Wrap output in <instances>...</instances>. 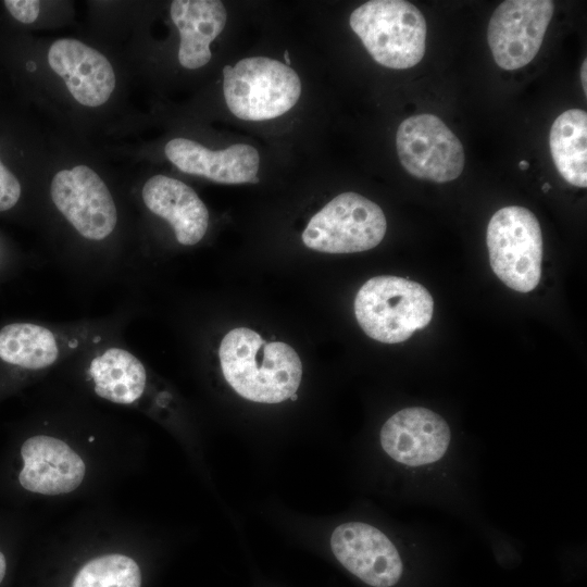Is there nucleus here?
<instances>
[{
	"mask_svg": "<svg viewBox=\"0 0 587 587\" xmlns=\"http://www.w3.org/2000/svg\"><path fill=\"white\" fill-rule=\"evenodd\" d=\"M226 382L242 398L278 403L294 396L302 377V364L287 344L265 341L247 327L228 332L218 349Z\"/></svg>",
	"mask_w": 587,
	"mask_h": 587,
	"instance_id": "obj_1",
	"label": "nucleus"
},
{
	"mask_svg": "<svg viewBox=\"0 0 587 587\" xmlns=\"http://www.w3.org/2000/svg\"><path fill=\"white\" fill-rule=\"evenodd\" d=\"M434 300L421 284L392 275L365 282L354 299V314L363 332L384 344H399L428 325Z\"/></svg>",
	"mask_w": 587,
	"mask_h": 587,
	"instance_id": "obj_2",
	"label": "nucleus"
},
{
	"mask_svg": "<svg viewBox=\"0 0 587 587\" xmlns=\"http://www.w3.org/2000/svg\"><path fill=\"white\" fill-rule=\"evenodd\" d=\"M349 24L378 64L404 70L416 65L426 49V21L403 0H372L358 7Z\"/></svg>",
	"mask_w": 587,
	"mask_h": 587,
	"instance_id": "obj_3",
	"label": "nucleus"
},
{
	"mask_svg": "<svg viewBox=\"0 0 587 587\" xmlns=\"http://www.w3.org/2000/svg\"><path fill=\"white\" fill-rule=\"evenodd\" d=\"M229 111L245 121H265L288 112L299 100L301 80L288 65L266 57L245 58L223 68Z\"/></svg>",
	"mask_w": 587,
	"mask_h": 587,
	"instance_id": "obj_4",
	"label": "nucleus"
},
{
	"mask_svg": "<svg viewBox=\"0 0 587 587\" xmlns=\"http://www.w3.org/2000/svg\"><path fill=\"white\" fill-rule=\"evenodd\" d=\"M490 266L509 288L529 292L541 275L542 236L539 222L528 209L509 205L498 210L487 226Z\"/></svg>",
	"mask_w": 587,
	"mask_h": 587,
	"instance_id": "obj_5",
	"label": "nucleus"
},
{
	"mask_svg": "<svg viewBox=\"0 0 587 587\" xmlns=\"http://www.w3.org/2000/svg\"><path fill=\"white\" fill-rule=\"evenodd\" d=\"M386 229V217L378 204L359 193L344 192L312 216L302 241L320 252L354 253L376 247Z\"/></svg>",
	"mask_w": 587,
	"mask_h": 587,
	"instance_id": "obj_6",
	"label": "nucleus"
},
{
	"mask_svg": "<svg viewBox=\"0 0 587 587\" xmlns=\"http://www.w3.org/2000/svg\"><path fill=\"white\" fill-rule=\"evenodd\" d=\"M396 147L404 170L420 179L451 182L461 175L464 167L461 141L433 114L405 118L398 127Z\"/></svg>",
	"mask_w": 587,
	"mask_h": 587,
	"instance_id": "obj_7",
	"label": "nucleus"
},
{
	"mask_svg": "<svg viewBox=\"0 0 587 587\" xmlns=\"http://www.w3.org/2000/svg\"><path fill=\"white\" fill-rule=\"evenodd\" d=\"M554 12L550 0H508L492 13L487 41L497 65L513 71L538 53Z\"/></svg>",
	"mask_w": 587,
	"mask_h": 587,
	"instance_id": "obj_8",
	"label": "nucleus"
},
{
	"mask_svg": "<svg viewBox=\"0 0 587 587\" xmlns=\"http://www.w3.org/2000/svg\"><path fill=\"white\" fill-rule=\"evenodd\" d=\"M57 209L85 238L108 237L117 222L113 198L100 176L86 165L58 172L50 187Z\"/></svg>",
	"mask_w": 587,
	"mask_h": 587,
	"instance_id": "obj_9",
	"label": "nucleus"
},
{
	"mask_svg": "<svg viewBox=\"0 0 587 587\" xmlns=\"http://www.w3.org/2000/svg\"><path fill=\"white\" fill-rule=\"evenodd\" d=\"M330 547L337 560L352 574L373 587H391L400 579L402 561L379 529L361 522L339 525Z\"/></svg>",
	"mask_w": 587,
	"mask_h": 587,
	"instance_id": "obj_10",
	"label": "nucleus"
},
{
	"mask_svg": "<svg viewBox=\"0 0 587 587\" xmlns=\"http://www.w3.org/2000/svg\"><path fill=\"white\" fill-rule=\"evenodd\" d=\"M450 439L447 422L439 414L421 407L398 411L380 430L385 452L409 466L436 462L446 453Z\"/></svg>",
	"mask_w": 587,
	"mask_h": 587,
	"instance_id": "obj_11",
	"label": "nucleus"
},
{
	"mask_svg": "<svg viewBox=\"0 0 587 587\" xmlns=\"http://www.w3.org/2000/svg\"><path fill=\"white\" fill-rule=\"evenodd\" d=\"M48 62L83 105L105 103L115 88V74L109 60L79 40H55L49 48Z\"/></svg>",
	"mask_w": 587,
	"mask_h": 587,
	"instance_id": "obj_12",
	"label": "nucleus"
},
{
	"mask_svg": "<svg viewBox=\"0 0 587 587\" xmlns=\"http://www.w3.org/2000/svg\"><path fill=\"white\" fill-rule=\"evenodd\" d=\"M24 466L18 480L23 488L41 495L75 490L85 476V463L71 447L50 436L38 435L21 448Z\"/></svg>",
	"mask_w": 587,
	"mask_h": 587,
	"instance_id": "obj_13",
	"label": "nucleus"
},
{
	"mask_svg": "<svg viewBox=\"0 0 587 587\" xmlns=\"http://www.w3.org/2000/svg\"><path fill=\"white\" fill-rule=\"evenodd\" d=\"M168 161L184 173L205 177L220 184L259 182L258 150L247 143H236L213 151L186 138H174L164 148Z\"/></svg>",
	"mask_w": 587,
	"mask_h": 587,
	"instance_id": "obj_14",
	"label": "nucleus"
},
{
	"mask_svg": "<svg viewBox=\"0 0 587 587\" xmlns=\"http://www.w3.org/2000/svg\"><path fill=\"white\" fill-rule=\"evenodd\" d=\"M146 207L164 218L184 246L199 242L209 225V212L196 191L185 183L165 175H154L142 188Z\"/></svg>",
	"mask_w": 587,
	"mask_h": 587,
	"instance_id": "obj_15",
	"label": "nucleus"
},
{
	"mask_svg": "<svg viewBox=\"0 0 587 587\" xmlns=\"http://www.w3.org/2000/svg\"><path fill=\"white\" fill-rule=\"evenodd\" d=\"M171 18L178 29V61L185 68L202 67L211 60V42L222 33L227 18L218 0H174Z\"/></svg>",
	"mask_w": 587,
	"mask_h": 587,
	"instance_id": "obj_16",
	"label": "nucleus"
},
{
	"mask_svg": "<svg viewBox=\"0 0 587 587\" xmlns=\"http://www.w3.org/2000/svg\"><path fill=\"white\" fill-rule=\"evenodd\" d=\"M89 372L96 394L114 403H133L145 390L146 370L127 350L116 347L107 349L92 359Z\"/></svg>",
	"mask_w": 587,
	"mask_h": 587,
	"instance_id": "obj_17",
	"label": "nucleus"
},
{
	"mask_svg": "<svg viewBox=\"0 0 587 587\" xmlns=\"http://www.w3.org/2000/svg\"><path fill=\"white\" fill-rule=\"evenodd\" d=\"M587 114L570 109L553 122L549 134V148L560 175L571 185L587 186Z\"/></svg>",
	"mask_w": 587,
	"mask_h": 587,
	"instance_id": "obj_18",
	"label": "nucleus"
},
{
	"mask_svg": "<svg viewBox=\"0 0 587 587\" xmlns=\"http://www.w3.org/2000/svg\"><path fill=\"white\" fill-rule=\"evenodd\" d=\"M58 355L57 339L43 326L12 323L0 329V358L9 364L40 370L53 364Z\"/></svg>",
	"mask_w": 587,
	"mask_h": 587,
	"instance_id": "obj_19",
	"label": "nucleus"
},
{
	"mask_svg": "<svg viewBox=\"0 0 587 587\" xmlns=\"http://www.w3.org/2000/svg\"><path fill=\"white\" fill-rule=\"evenodd\" d=\"M138 564L123 554H107L87 562L76 574L72 587H140Z\"/></svg>",
	"mask_w": 587,
	"mask_h": 587,
	"instance_id": "obj_20",
	"label": "nucleus"
},
{
	"mask_svg": "<svg viewBox=\"0 0 587 587\" xmlns=\"http://www.w3.org/2000/svg\"><path fill=\"white\" fill-rule=\"evenodd\" d=\"M21 196V185L17 178L2 164L0 160V211L14 207Z\"/></svg>",
	"mask_w": 587,
	"mask_h": 587,
	"instance_id": "obj_21",
	"label": "nucleus"
},
{
	"mask_svg": "<svg viewBox=\"0 0 587 587\" xmlns=\"http://www.w3.org/2000/svg\"><path fill=\"white\" fill-rule=\"evenodd\" d=\"M5 8L11 15L24 24L33 23L39 14L40 2L36 0H5Z\"/></svg>",
	"mask_w": 587,
	"mask_h": 587,
	"instance_id": "obj_22",
	"label": "nucleus"
},
{
	"mask_svg": "<svg viewBox=\"0 0 587 587\" xmlns=\"http://www.w3.org/2000/svg\"><path fill=\"white\" fill-rule=\"evenodd\" d=\"M587 60L585 59L580 68V79L585 95H587Z\"/></svg>",
	"mask_w": 587,
	"mask_h": 587,
	"instance_id": "obj_23",
	"label": "nucleus"
},
{
	"mask_svg": "<svg viewBox=\"0 0 587 587\" xmlns=\"http://www.w3.org/2000/svg\"><path fill=\"white\" fill-rule=\"evenodd\" d=\"M7 573V560L4 554L0 551V584L3 582Z\"/></svg>",
	"mask_w": 587,
	"mask_h": 587,
	"instance_id": "obj_24",
	"label": "nucleus"
},
{
	"mask_svg": "<svg viewBox=\"0 0 587 587\" xmlns=\"http://www.w3.org/2000/svg\"><path fill=\"white\" fill-rule=\"evenodd\" d=\"M519 167L522 170V171H525L529 167V163L526 161V160H522L520 161L519 163Z\"/></svg>",
	"mask_w": 587,
	"mask_h": 587,
	"instance_id": "obj_25",
	"label": "nucleus"
},
{
	"mask_svg": "<svg viewBox=\"0 0 587 587\" xmlns=\"http://www.w3.org/2000/svg\"><path fill=\"white\" fill-rule=\"evenodd\" d=\"M284 58H285V61H286L285 64L289 66V64H290V59H289V53H288L287 50L284 52Z\"/></svg>",
	"mask_w": 587,
	"mask_h": 587,
	"instance_id": "obj_26",
	"label": "nucleus"
},
{
	"mask_svg": "<svg viewBox=\"0 0 587 587\" xmlns=\"http://www.w3.org/2000/svg\"><path fill=\"white\" fill-rule=\"evenodd\" d=\"M550 187H551L550 184L545 183V184L542 185V191H544V192H547V191L550 189Z\"/></svg>",
	"mask_w": 587,
	"mask_h": 587,
	"instance_id": "obj_27",
	"label": "nucleus"
}]
</instances>
